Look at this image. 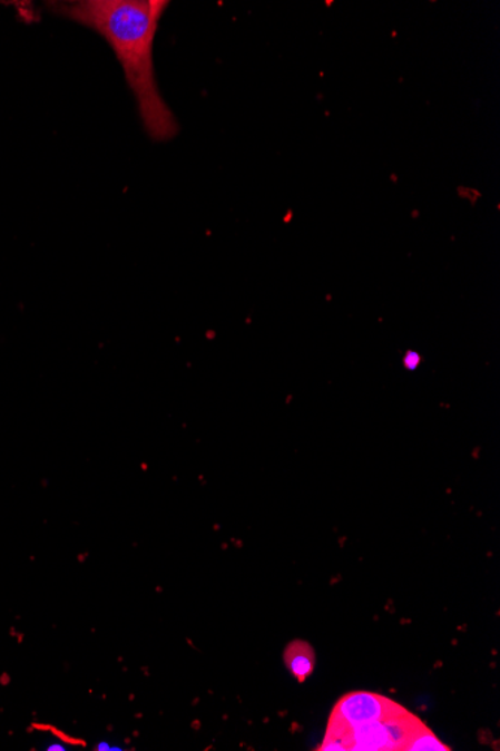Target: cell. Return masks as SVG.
I'll list each match as a JSON object with an SVG mask.
<instances>
[{"label": "cell", "mask_w": 500, "mask_h": 751, "mask_svg": "<svg viewBox=\"0 0 500 751\" xmlns=\"http://www.w3.org/2000/svg\"><path fill=\"white\" fill-rule=\"evenodd\" d=\"M167 0H82L60 3L59 14L101 35L115 51L143 127L155 142L173 140L180 131L156 80L154 46Z\"/></svg>", "instance_id": "1"}, {"label": "cell", "mask_w": 500, "mask_h": 751, "mask_svg": "<svg viewBox=\"0 0 500 751\" xmlns=\"http://www.w3.org/2000/svg\"><path fill=\"white\" fill-rule=\"evenodd\" d=\"M420 726H423V722L408 710L391 718L352 728L329 726L320 750H403L409 737Z\"/></svg>", "instance_id": "2"}, {"label": "cell", "mask_w": 500, "mask_h": 751, "mask_svg": "<svg viewBox=\"0 0 500 751\" xmlns=\"http://www.w3.org/2000/svg\"><path fill=\"white\" fill-rule=\"evenodd\" d=\"M404 708L381 694L352 692L345 694L334 706L329 726L352 728L356 724L376 722L403 713Z\"/></svg>", "instance_id": "3"}, {"label": "cell", "mask_w": 500, "mask_h": 751, "mask_svg": "<svg viewBox=\"0 0 500 751\" xmlns=\"http://www.w3.org/2000/svg\"><path fill=\"white\" fill-rule=\"evenodd\" d=\"M285 663L286 667L291 671V674L295 676L303 683L308 676L313 674L315 670V653L307 642L304 641H294L291 642L288 648L285 651Z\"/></svg>", "instance_id": "4"}, {"label": "cell", "mask_w": 500, "mask_h": 751, "mask_svg": "<svg viewBox=\"0 0 500 751\" xmlns=\"http://www.w3.org/2000/svg\"><path fill=\"white\" fill-rule=\"evenodd\" d=\"M406 751H450L445 744H442L441 741L438 740V737L434 735L430 729L425 728V724L423 726H420L416 729L414 733H412L411 737H409V740L406 742V745H404V749Z\"/></svg>", "instance_id": "5"}]
</instances>
